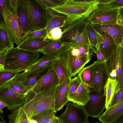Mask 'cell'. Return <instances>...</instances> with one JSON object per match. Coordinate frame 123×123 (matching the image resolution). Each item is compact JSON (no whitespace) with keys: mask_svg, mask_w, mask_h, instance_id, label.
Here are the masks:
<instances>
[{"mask_svg":"<svg viewBox=\"0 0 123 123\" xmlns=\"http://www.w3.org/2000/svg\"><path fill=\"white\" fill-rule=\"evenodd\" d=\"M58 86L35 93L30 90L25 96L22 107L28 119L46 110L54 109V104Z\"/></svg>","mask_w":123,"mask_h":123,"instance_id":"2","label":"cell"},{"mask_svg":"<svg viewBox=\"0 0 123 123\" xmlns=\"http://www.w3.org/2000/svg\"><path fill=\"white\" fill-rule=\"evenodd\" d=\"M8 84L12 90L18 93L26 95L30 91L19 81L13 80Z\"/></svg>","mask_w":123,"mask_h":123,"instance_id":"34","label":"cell"},{"mask_svg":"<svg viewBox=\"0 0 123 123\" xmlns=\"http://www.w3.org/2000/svg\"><path fill=\"white\" fill-rule=\"evenodd\" d=\"M47 11V24L45 29L47 33L55 28H62L67 16L50 8H48Z\"/></svg>","mask_w":123,"mask_h":123,"instance_id":"21","label":"cell"},{"mask_svg":"<svg viewBox=\"0 0 123 123\" xmlns=\"http://www.w3.org/2000/svg\"><path fill=\"white\" fill-rule=\"evenodd\" d=\"M38 52L13 48L6 53L4 69L19 72L28 69L39 59Z\"/></svg>","mask_w":123,"mask_h":123,"instance_id":"3","label":"cell"},{"mask_svg":"<svg viewBox=\"0 0 123 123\" xmlns=\"http://www.w3.org/2000/svg\"><path fill=\"white\" fill-rule=\"evenodd\" d=\"M55 120L56 123H62L58 117L55 116Z\"/></svg>","mask_w":123,"mask_h":123,"instance_id":"50","label":"cell"},{"mask_svg":"<svg viewBox=\"0 0 123 123\" xmlns=\"http://www.w3.org/2000/svg\"><path fill=\"white\" fill-rule=\"evenodd\" d=\"M25 95L12 90L8 83L0 88V100L6 105L7 110L9 111L22 106Z\"/></svg>","mask_w":123,"mask_h":123,"instance_id":"14","label":"cell"},{"mask_svg":"<svg viewBox=\"0 0 123 123\" xmlns=\"http://www.w3.org/2000/svg\"><path fill=\"white\" fill-rule=\"evenodd\" d=\"M73 80L74 78L71 80L67 79L62 84L58 86L54 104V110L56 113L69 101V91Z\"/></svg>","mask_w":123,"mask_h":123,"instance_id":"17","label":"cell"},{"mask_svg":"<svg viewBox=\"0 0 123 123\" xmlns=\"http://www.w3.org/2000/svg\"><path fill=\"white\" fill-rule=\"evenodd\" d=\"M37 2L44 8L47 10L49 8L58 6L62 4L64 0H37Z\"/></svg>","mask_w":123,"mask_h":123,"instance_id":"36","label":"cell"},{"mask_svg":"<svg viewBox=\"0 0 123 123\" xmlns=\"http://www.w3.org/2000/svg\"><path fill=\"white\" fill-rule=\"evenodd\" d=\"M0 123H2V122L0 121Z\"/></svg>","mask_w":123,"mask_h":123,"instance_id":"54","label":"cell"},{"mask_svg":"<svg viewBox=\"0 0 123 123\" xmlns=\"http://www.w3.org/2000/svg\"><path fill=\"white\" fill-rule=\"evenodd\" d=\"M123 115V101L108 107L98 118L102 123H114Z\"/></svg>","mask_w":123,"mask_h":123,"instance_id":"23","label":"cell"},{"mask_svg":"<svg viewBox=\"0 0 123 123\" xmlns=\"http://www.w3.org/2000/svg\"><path fill=\"white\" fill-rule=\"evenodd\" d=\"M0 37L4 46L8 51L13 48L14 44L7 32L5 26L0 27Z\"/></svg>","mask_w":123,"mask_h":123,"instance_id":"33","label":"cell"},{"mask_svg":"<svg viewBox=\"0 0 123 123\" xmlns=\"http://www.w3.org/2000/svg\"><path fill=\"white\" fill-rule=\"evenodd\" d=\"M32 118L36 120L37 122V123H42L39 118L36 115L33 117Z\"/></svg>","mask_w":123,"mask_h":123,"instance_id":"49","label":"cell"},{"mask_svg":"<svg viewBox=\"0 0 123 123\" xmlns=\"http://www.w3.org/2000/svg\"><path fill=\"white\" fill-rule=\"evenodd\" d=\"M7 51L4 46L0 37V53Z\"/></svg>","mask_w":123,"mask_h":123,"instance_id":"45","label":"cell"},{"mask_svg":"<svg viewBox=\"0 0 123 123\" xmlns=\"http://www.w3.org/2000/svg\"><path fill=\"white\" fill-rule=\"evenodd\" d=\"M53 41L43 38H31L24 39L17 47L31 51L39 52Z\"/></svg>","mask_w":123,"mask_h":123,"instance_id":"22","label":"cell"},{"mask_svg":"<svg viewBox=\"0 0 123 123\" xmlns=\"http://www.w3.org/2000/svg\"><path fill=\"white\" fill-rule=\"evenodd\" d=\"M96 54L97 58V61L102 62H104L105 61L102 54L99 49H96Z\"/></svg>","mask_w":123,"mask_h":123,"instance_id":"42","label":"cell"},{"mask_svg":"<svg viewBox=\"0 0 123 123\" xmlns=\"http://www.w3.org/2000/svg\"><path fill=\"white\" fill-rule=\"evenodd\" d=\"M16 12L19 27L24 38L27 34L35 31L32 24L27 0H17Z\"/></svg>","mask_w":123,"mask_h":123,"instance_id":"12","label":"cell"},{"mask_svg":"<svg viewBox=\"0 0 123 123\" xmlns=\"http://www.w3.org/2000/svg\"><path fill=\"white\" fill-rule=\"evenodd\" d=\"M77 76L81 82L92 88V79L91 71L88 66L84 67L78 74Z\"/></svg>","mask_w":123,"mask_h":123,"instance_id":"31","label":"cell"},{"mask_svg":"<svg viewBox=\"0 0 123 123\" xmlns=\"http://www.w3.org/2000/svg\"><path fill=\"white\" fill-rule=\"evenodd\" d=\"M64 45L60 40L53 41L39 51L44 55L48 56L56 55L57 52Z\"/></svg>","mask_w":123,"mask_h":123,"instance_id":"29","label":"cell"},{"mask_svg":"<svg viewBox=\"0 0 123 123\" xmlns=\"http://www.w3.org/2000/svg\"><path fill=\"white\" fill-rule=\"evenodd\" d=\"M98 4V0H67L60 5L50 8L67 16H82L91 13Z\"/></svg>","mask_w":123,"mask_h":123,"instance_id":"5","label":"cell"},{"mask_svg":"<svg viewBox=\"0 0 123 123\" xmlns=\"http://www.w3.org/2000/svg\"><path fill=\"white\" fill-rule=\"evenodd\" d=\"M123 6H117L111 3L98 4L89 15L87 22L93 24L123 19Z\"/></svg>","mask_w":123,"mask_h":123,"instance_id":"6","label":"cell"},{"mask_svg":"<svg viewBox=\"0 0 123 123\" xmlns=\"http://www.w3.org/2000/svg\"><path fill=\"white\" fill-rule=\"evenodd\" d=\"M3 0H0V27L5 25L3 9Z\"/></svg>","mask_w":123,"mask_h":123,"instance_id":"41","label":"cell"},{"mask_svg":"<svg viewBox=\"0 0 123 123\" xmlns=\"http://www.w3.org/2000/svg\"><path fill=\"white\" fill-rule=\"evenodd\" d=\"M7 105L5 103L0 100V112L1 114H3V109L5 107H6Z\"/></svg>","mask_w":123,"mask_h":123,"instance_id":"47","label":"cell"},{"mask_svg":"<svg viewBox=\"0 0 123 123\" xmlns=\"http://www.w3.org/2000/svg\"><path fill=\"white\" fill-rule=\"evenodd\" d=\"M7 52L0 53V65H3L4 59Z\"/></svg>","mask_w":123,"mask_h":123,"instance_id":"43","label":"cell"},{"mask_svg":"<svg viewBox=\"0 0 123 123\" xmlns=\"http://www.w3.org/2000/svg\"><path fill=\"white\" fill-rule=\"evenodd\" d=\"M103 90L101 92H91L89 101L84 108L88 116L98 118L105 108V97Z\"/></svg>","mask_w":123,"mask_h":123,"instance_id":"15","label":"cell"},{"mask_svg":"<svg viewBox=\"0 0 123 123\" xmlns=\"http://www.w3.org/2000/svg\"><path fill=\"white\" fill-rule=\"evenodd\" d=\"M58 76L52 66L47 72L36 82L31 90L37 93L50 88L59 85Z\"/></svg>","mask_w":123,"mask_h":123,"instance_id":"16","label":"cell"},{"mask_svg":"<svg viewBox=\"0 0 123 123\" xmlns=\"http://www.w3.org/2000/svg\"><path fill=\"white\" fill-rule=\"evenodd\" d=\"M20 72L4 69L0 70V88L14 80Z\"/></svg>","mask_w":123,"mask_h":123,"instance_id":"30","label":"cell"},{"mask_svg":"<svg viewBox=\"0 0 123 123\" xmlns=\"http://www.w3.org/2000/svg\"><path fill=\"white\" fill-rule=\"evenodd\" d=\"M114 123H123V115Z\"/></svg>","mask_w":123,"mask_h":123,"instance_id":"48","label":"cell"},{"mask_svg":"<svg viewBox=\"0 0 123 123\" xmlns=\"http://www.w3.org/2000/svg\"><path fill=\"white\" fill-rule=\"evenodd\" d=\"M49 68L43 69L26 76L19 77L17 76L14 80L20 81L30 91L37 80L46 73Z\"/></svg>","mask_w":123,"mask_h":123,"instance_id":"25","label":"cell"},{"mask_svg":"<svg viewBox=\"0 0 123 123\" xmlns=\"http://www.w3.org/2000/svg\"><path fill=\"white\" fill-rule=\"evenodd\" d=\"M47 33L45 28L36 31L25 36L23 38V41L24 39L28 38L45 37Z\"/></svg>","mask_w":123,"mask_h":123,"instance_id":"39","label":"cell"},{"mask_svg":"<svg viewBox=\"0 0 123 123\" xmlns=\"http://www.w3.org/2000/svg\"><path fill=\"white\" fill-rule=\"evenodd\" d=\"M3 9L6 31L12 43L19 46L23 36L19 26L16 12L17 0H3Z\"/></svg>","mask_w":123,"mask_h":123,"instance_id":"4","label":"cell"},{"mask_svg":"<svg viewBox=\"0 0 123 123\" xmlns=\"http://www.w3.org/2000/svg\"><path fill=\"white\" fill-rule=\"evenodd\" d=\"M123 45L118 46L116 52L105 62V68L109 78L118 82L123 73Z\"/></svg>","mask_w":123,"mask_h":123,"instance_id":"11","label":"cell"},{"mask_svg":"<svg viewBox=\"0 0 123 123\" xmlns=\"http://www.w3.org/2000/svg\"><path fill=\"white\" fill-rule=\"evenodd\" d=\"M96 50L82 47L74 48L69 44L64 45L58 50L56 57L65 68L70 79L76 76L91 59Z\"/></svg>","mask_w":123,"mask_h":123,"instance_id":"1","label":"cell"},{"mask_svg":"<svg viewBox=\"0 0 123 123\" xmlns=\"http://www.w3.org/2000/svg\"><path fill=\"white\" fill-rule=\"evenodd\" d=\"M118 83L116 80L109 78L103 88V94L105 97V109H107L115 92Z\"/></svg>","mask_w":123,"mask_h":123,"instance_id":"26","label":"cell"},{"mask_svg":"<svg viewBox=\"0 0 123 123\" xmlns=\"http://www.w3.org/2000/svg\"><path fill=\"white\" fill-rule=\"evenodd\" d=\"M56 58V55L48 56L44 55L35 64L23 72L19 73L17 76L23 77L26 76L43 69L49 68Z\"/></svg>","mask_w":123,"mask_h":123,"instance_id":"18","label":"cell"},{"mask_svg":"<svg viewBox=\"0 0 123 123\" xmlns=\"http://www.w3.org/2000/svg\"><path fill=\"white\" fill-rule=\"evenodd\" d=\"M91 92L90 88L81 82L76 90L68 95L69 101L78 105L84 106L89 101Z\"/></svg>","mask_w":123,"mask_h":123,"instance_id":"19","label":"cell"},{"mask_svg":"<svg viewBox=\"0 0 123 123\" xmlns=\"http://www.w3.org/2000/svg\"><path fill=\"white\" fill-rule=\"evenodd\" d=\"M81 82L77 76L74 77L70 87L69 95L74 92L76 90Z\"/></svg>","mask_w":123,"mask_h":123,"instance_id":"40","label":"cell"},{"mask_svg":"<svg viewBox=\"0 0 123 123\" xmlns=\"http://www.w3.org/2000/svg\"><path fill=\"white\" fill-rule=\"evenodd\" d=\"M56 113L54 109H50L42 111L36 115L42 123H56Z\"/></svg>","mask_w":123,"mask_h":123,"instance_id":"32","label":"cell"},{"mask_svg":"<svg viewBox=\"0 0 123 123\" xmlns=\"http://www.w3.org/2000/svg\"><path fill=\"white\" fill-rule=\"evenodd\" d=\"M62 30L60 28H55L48 32L45 38L52 41L59 40L62 37Z\"/></svg>","mask_w":123,"mask_h":123,"instance_id":"37","label":"cell"},{"mask_svg":"<svg viewBox=\"0 0 123 123\" xmlns=\"http://www.w3.org/2000/svg\"><path fill=\"white\" fill-rule=\"evenodd\" d=\"M69 43L74 48L82 47L96 50L91 44L87 31L85 27L81 31L77 33Z\"/></svg>","mask_w":123,"mask_h":123,"instance_id":"24","label":"cell"},{"mask_svg":"<svg viewBox=\"0 0 123 123\" xmlns=\"http://www.w3.org/2000/svg\"><path fill=\"white\" fill-rule=\"evenodd\" d=\"M111 3L117 6H123V0H114Z\"/></svg>","mask_w":123,"mask_h":123,"instance_id":"44","label":"cell"},{"mask_svg":"<svg viewBox=\"0 0 123 123\" xmlns=\"http://www.w3.org/2000/svg\"><path fill=\"white\" fill-rule=\"evenodd\" d=\"M88 116L83 106L67 103L64 111L59 116L62 123H85Z\"/></svg>","mask_w":123,"mask_h":123,"instance_id":"9","label":"cell"},{"mask_svg":"<svg viewBox=\"0 0 123 123\" xmlns=\"http://www.w3.org/2000/svg\"><path fill=\"white\" fill-rule=\"evenodd\" d=\"M91 14L82 16H67L63 26L61 28L62 31V37L59 40L63 43H69L71 38L85 27Z\"/></svg>","mask_w":123,"mask_h":123,"instance_id":"7","label":"cell"},{"mask_svg":"<svg viewBox=\"0 0 123 123\" xmlns=\"http://www.w3.org/2000/svg\"><path fill=\"white\" fill-rule=\"evenodd\" d=\"M8 123H30L21 106L12 111L8 115Z\"/></svg>","mask_w":123,"mask_h":123,"instance_id":"27","label":"cell"},{"mask_svg":"<svg viewBox=\"0 0 123 123\" xmlns=\"http://www.w3.org/2000/svg\"><path fill=\"white\" fill-rule=\"evenodd\" d=\"M98 123V122H96V123Z\"/></svg>","mask_w":123,"mask_h":123,"instance_id":"55","label":"cell"},{"mask_svg":"<svg viewBox=\"0 0 123 123\" xmlns=\"http://www.w3.org/2000/svg\"><path fill=\"white\" fill-rule=\"evenodd\" d=\"M85 123H90L88 121V120L86 122H85Z\"/></svg>","mask_w":123,"mask_h":123,"instance_id":"53","label":"cell"},{"mask_svg":"<svg viewBox=\"0 0 123 123\" xmlns=\"http://www.w3.org/2000/svg\"><path fill=\"white\" fill-rule=\"evenodd\" d=\"M123 101V88L115 92L108 108L114 106Z\"/></svg>","mask_w":123,"mask_h":123,"instance_id":"38","label":"cell"},{"mask_svg":"<svg viewBox=\"0 0 123 123\" xmlns=\"http://www.w3.org/2000/svg\"><path fill=\"white\" fill-rule=\"evenodd\" d=\"M3 69V65H0V70Z\"/></svg>","mask_w":123,"mask_h":123,"instance_id":"52","label":"cell"},{"mask_svg":"<svg viewBox=\"0 0 123 123\" xmlns=\"http://www.w3.org/2000/svg\"><path fill=\"white\" fill-rule=\"evenodd\" d=\"M85 28L87 31L89 38L92 46L96 48L97 44V32L91 24L87 22L85 24Z\"/></svg>","mask_w":123,"mask_h":123,"instance_id":"35","label":"cell"},{"mask_svg":"<svg viewBox=\"0 0 123 123\" xmlns=\"http://www.w3.org/2000/svg\"><path fill=\"white\" fill-rule=\"evenodd\" d=\"M52 66L58 76L59 86L62 84L66 79L71 80L65 68L60 60L56 57L53 62Z\"/></svg>","mask_w":123,"mask_h":123,"instance_id":"28","label":"cell"},{"mask_svg":"<svg viewBox=\"0 0 123 123\" xmlns=\"http://www.w3.org/2000/svg\"><path fill=\"white\" fill-rule=\"evenodd\" d=\"M98 4H105L113 2L114 0H98Z\"/></svg>","mask_w":123,"mask_h":123,"instance_id":"46","label":"cell"},{"mask_svg":"<svg viewBox=\"0 0 123 123\" xmlns=\"http://www.w3.org/2000/svg\"><path fill=\"white\" fill-rule=\"evenodd\" d=\"M30 123H37V121L35 119L32 118L30 120Z\"/></svg>","mask_w":123,"mask_h":123,"instance_id":"51","label":"cell"},{"mask_svg":"<svg viewBox=\"0 0 123 123\" xmlns=\"http://www.w3.org/2000/svg\"><path fill=\"white\" fill-rule=\"evenodd\" d=\"M91 24L100 35L105 32L113 38L117 45H123V19Z\"/></svg>","mask_w":123,"mask_h":123,"instance_id":"8","label":"cell"},{"mask_svg":"<svg viewBox=\"0 0 123 123\" xmlns=\"http://www.w3.org/2000/svg\"><path fill=\"white\" fill-rule=\"evenodd\" d=\"M91 72L92 88L91 92H101L109 78L105 66V62L97 61L88 66Z\"/></svg>","mask_w":123,"mask_h":123,"instance_id":"10","label":"cell"},{"mask_svg":"<svg viewBox=\"0 0 123 123\" xmlns=\"http://www.w3.org/2000/svg\"><path fill=\"white\" fill-rule=\"evenodd\" d=\"M101 35L102 41L98 49L106 61L116 52L119 46L113 38L106 32H103Z\"/></svg>","mask_w":123,"mask_h":123,"instance_id":"20","label":"cell"},{"mask_svg":"<svg viewBox=\"0 0 123 123\" xmlns=\"http://www.w3.org/2000/svg\"><path fill=\"white\" fill-rule=\"evenodd\" d=\"M32 24L35 31L46 28L47 24V10L37 0H27Z\"/></svg>","mask_w":123,"mask_h":123,"instance_id":"13","label":"cell"}]
</instances>
